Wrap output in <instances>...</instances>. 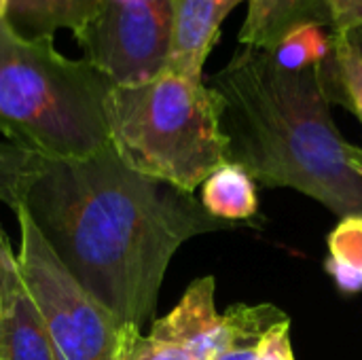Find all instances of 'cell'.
I'll use <instances>...</instances> for the list:
<instances>
[{
	"label": "cell",
	"mask_w": 362,
	"mask_h": 360,
	"mask_svg": "<svg viewBox=\"0 0 362 360\" xmlns=\"http://www.w3.org/2000/svg\"><path fill=\"white\" fill-rule=\"evenodd\" d=\"M21 206L115 325L138 329L153 318L178 248L238 227L214 219L193 193L132 170L110 144L83 159H42Z\"/></svg>",
	"instance_id": "obj_1"
},
{
	"label": "cell",
	"mask_w": 362,
	"mask_h": 360,
	"mask_svg": "<svg viewBox=\"0 0 362 360\" xmlns=\"http://www.w3.org/2000/svg\"><path fill=\"white\" fill-rule=\"evenodd\" d=\"M333 57V55H331ZM331 57L303 70L240 47L208 79L229 161L267 189H295L339 219L362 216V176L331 115Z\"/></svg>",
	"instance_id": "obj_2"
},
{
	"label": "cell",
	"mask_w": 362,
	"mask_h": 360,
	"mask_svg": "<svg viewBox=\"0 0 362 360\" xmlns=\"http://www.w3.org/2000/svg\"><path fill=\"white\" fill-rule=\"evenodd\" d=\"M112 83L53 38L19 36L0 19V134L51 161L83 159L110 144Z\"/></svg>",
	"instance_id": "obj_3"
},
{
	"label": "cell",
	"mask_w": 362,
	"mask_h": 360,
	"mask_svg": "<svg viewBox=\"0 0 362 360\" xmlns=\"http://www.w3.org/2000/svg\"><path fill=\"white\" fill-rule=\"evenodd\" d=\"M110 146L132 170L193 193L229 161L221 108L204 81L163 70L138 85H112Z\"/></svg>",
	"instance_id": "obj_4"
},
{
	"label": "cell",
	"mask_w": 362,
	"mask_h": 360,
	"mask_svg": "<svg viewBox=\"0 0 362 360\" xmlns=\"http://www.w3.org/2000/svg\"><path fill=\"white\" fill-rule=\"evenodd\" d=\"M13 212L19 223V272L45 320L55 360H115L119 327L110 314L62 265L28 210L19 204Z\"/></svg>",
	"instance_id": "obj_5"
},
{
	"label": "cell",
	"mask_w": 362,
	"mask_h": 360,
	"mask_svg": "<svg viewBox=\"0 0 362 360\" xmlns=\"http://www.w3.org/2000/svg\"><path fill=\"white\" fill-rule=\"evenodd\" d=\"M172 25L174 0H95L74 38L112 85H138L168 68Z\"/></svg>",
	"instance_id": "obj_6"
},
{
	"label": "cell",
	"mask_w": 362,
	"mask_h": 360,
	"mask_svg": "<svg viewBox=\"0 0 362 360\" xmlns=\"http://www.w3.org/2000/svg\"><path fill=\"white\" fill-rule=\"evenodd\" d=\"M216 280L197 278L189 284L176 308L153 323L148 335L187 350L193 360H212L229 348V325L214 303Z\"/></svg>",
	"instance_id": "obj_7"
},
{
	"label": "cell",
	"mask_w": 362,
	"mask_h": 360,
	"mask_svg": "<svg viewBox=\"0 0 362 360\" xmlns=\"http://www.w3.org/2000/svg\"><path fill=\"white\" fill-rule=\"evenodd\" d=\"M0 360H55L45 320L25 289L13 248L2 269Z\"/></svg>",
	"instance_id": "obj_8"
},
{
	"label": "cell",
	"mask_w": 362,
	"mask_h": 360,
	"mask_svg": "<svg viewBox=\"0 0 362 360\" xmlns=\"http://www.w3.org/2000/svg\"><path fill=\"white\" fill-rule=\"evenodd\" d=\"M244 0H174L170 72L204 81L202 70L218 40L225 17Z\"/></svg>",
	"instance_id": "obj_9"
},
{
	"label": "cell",
	"mask_w": 362,
	"mask_h": 360,
	"mask_svg": "<svg viewBox=\"0 0 362 360\" xmlns=\"http://www.w3.org/2000/svg\"><path fill=\"white\" fill-rule=\"evenodd\" d=\"M312 21L331 28L327 0H248L240 45L272 51L293 28Z\"/></svg>",
	"instance_id": "obj_10"
},
{
	"label": "cell",
	"mask_w": 362,
	"mask_h": 360,
	"mask_svg": "<svg viewBox=\"0 0 362 360\" xmlns=\"http://www.w3.org/2000/svg\"><path fill=\"white\" fill-rule=\"evenodd\" d=\"M95 0H6L4 21L25 38H53L62 28L74 34L91 17Z\"/></svg>",
	"instance_id": "obj_11"
},
{
	"label": "cell",
	"mask_w": 362,
	"mask_h": 360,
	"mask_svg": "<svg viewBox=\"0 0 362 360\" xmlns=\"http://www.w3.org/2000/svg\"><path fill=\"white\" fill-rule=\"evenodd\" d=\"M202 206L221 221L244 225L240 221H248L257 214V182L250 174L238 163H223L216 168L202 185Z\"/></svg>",
	"instance_id": "obj_12"
},
{
	"label": "cell",
	"mask_w": 362,
	"mask_h": 360,
	"mask_svg": "<svg viewBox=\"0 0 362 360\" xmlns=\"http://www.w3.org/2000/svg\"><path fill=\"white\" fill-rule=\"evenodd\" d=\"M335 51V32L322 23H301L293 28L269 51L274 62L286 70H303L325 64Z\"/></svg>",
	"instance_id": "obj_13"
},
{
	"label": "cell",
	"mask_w": 362,
	"mask_h": 360,
	"mask_svg": "<svg viewBox=\"0 0 362 360\" xmlns=\"http://www.w3.org/2000/svg\"><path fill=\"white\" fill-rule=\"evenodd\" d=\"M42 166V157L0 140V202L17 208Z\"/></svg>",
	"instance_id": "obj_14"
},
{
	"label": "cell",
	"mask_w": 362,
	"mask_h": 360,
	"mask_svg": "<svg viewBox=\"0 0 362 360\" xmlns=\"http://www.w3.org/2000/svg\"><path fill=\"white\" fill-rule=\"evenodd\" d=\"M115 360H193V356L176 344L144 335L136 325H123L117 329Z\"/></svg>",
	"instance_id": "obj_15"
},
{
	"label": "cell",
	"mask_w": 362,
	"mask_h": 360,
	"mask_svg": "<svg viewBox=\"0 0 362 360\" xmlns=\"http://www.w3.org/2000/svg\"><path fill=\"white\" fill-rule=\"evenodd\" d=\"M335 68L339 79L337 104L350 108L362 123V57L346 34H335Z\"/></svg>",
	"instance_id": "obj_16"
},
{
	"label": "cell",
	"mask_w": 362,
	"mask_h": 360,
	"mask_svg": "<svg viewBox=\"0 0 362 360\" xmlns=\"http://www.w3.org/2000/svg\"><path fill=\"white\" fill-rule=\"evenodd\" d=\"M329 259L362 276V216H346L329 233Z\"/></svg>",
	"instance_id": "obj_17"
},
{
	"label": "cell",
	"mask_w": 362,
	"mask_h": 360,
	"mask_svg": "<svg viewBox=\"0 0 362 360\" xmlns=\"http://www.w3.org/2000/svg\"><path fill=\"white\" fill-rule=\"evenodd\" d=\"M327 8L335 34H350L362 28V0H327Z\"/></svg>",
	"instance_id": "obj_18"
},
{
	"label": "cell",
	"mask_w": 362,
	"mask_h": 360,
	"mask_svg": "<svg viewBox=\"0 0 362 360\" xmlns=\"http://www.w3.org/2000/svg\"><path fill=\"white\" fill-rule=\"evenodd\" d=\"M259 360H295L291 344V320L280 323L263 337Z\"/></svg>",
	"instance_id": "obj_19"
},
{
	"label": "cell",
	"mask_w": 362,
	"mask_h": 360,
	"mask_svg": "<svg viewBox=\"0 0 362 360\" xmlns=\"http://www.w3.org/2000/svg\"><path fill=\"white\" fill-rule=\"evenodd\" d=\"M325 267L333 276V280L337 282L341 293L354 295V293H361L362 291V276L356 274L354 269H350V267H346V265H341V263H337L333 259H327Z\"/></svg>",
	"instance_id": "obj_20"
},
{
	"label": "cell",
	"mask_w": 362,
	"mask_h": 360,
	"mask_svg": "<svg viewBox=\"0 0 362 360\" xmlns=\"http://www.w3.org/2000/svg\"><path fill=\"white\" fill-rule=\"evenodd\" d=\"M11 242H8V236L4 233V229L0 227V291H2V269H4V259H6V252L11 250Z\"/></svg>",
	"instance_id": "obj_21"
},
{
	"label": "cell",
	"mask_w": 362,
	"mask_h": 360,
	"mask_svg": "<svg viewBox=\"0 0 362 360\" xmlns=\"http://www.w3.org/2000/svg\"><path fill=\"white\" fill-rule=\"evenodd\" d=\"M350 161H352V166L356 168V172L362 176V149L358 146H354L352 144V151H350Z\"/></svg>",
	"instance_id": "obj_22"
},
{
	"label": "cell",
	"mask_w": 362,
	"mask_h": 360,
	"mask_svg": "<svg viewBox=\"0 0 362 360\" xmlns=\"http://www.w3.org/2000/svg\"><path fill=\"white\" fill-rule=\"evenodd\" d=\"M350 40H352V45L356 47V51L361 53V57H362V28L361 30H354V32H350V34H346Z\"/></svg>",
	"instance_id": "obj_23"
},
{
	"label": "cell",
	"mask_w": 362,
	"mask_h": 360,
	"mask_svg": "<svg viewBox=\"0 0 362 360\" xmlns=\"http://www.w3.org/2000/svg\"><path fill=\"white\" fill-rule=\"evenodd\" d=\"M4 8H6V0H0V19L4 17Z\"/></svg>",
	"instance_id": "obj_24"
}]
</instances>
